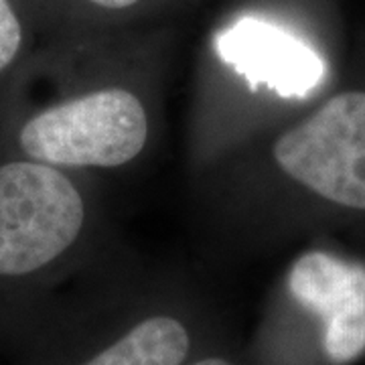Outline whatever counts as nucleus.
Here are the masks:
<instances>
[{
	"mask_svg": "<svg viewBox=\"0 0 365 365\" xmlns=\"http://www.w3.org/2000/svg\"><path fill=\"white\" fill-rule=\"evenodd\" d=\"M0 157L31 158L57 169H118L143 155L150 120L126 88L69 96L31 112H2Z\"/></svg>",
	"mask_w": 365,
	"mask_h": 365,
	"instance_id": "1",
	"label": "nucleus"
},
{
	"mask_svg": "<svg viewBox=\"0 0 365 365\" xmlns=\"http://www.w3.org/2000/svg\"><path fill=\"white\" fill-rule=\"evenodd\" d=\"M223 61L287 98L307 96L321 83V57L297 37L260 21H240L217 41Z\"/></svg>",
	"mask_w": 365,
	"mask_h": 365,
	"instance_id": "5",
	"label": "nucleus"
},
{
	"mask_svg": "<svg viewBox=\"0 0 365 365\" xmlns=\"http://www.w3.org/2000/svg\"><path fill=\"white\" fill-rule=\"evenodd\" d=\"M280 170L314 195L365 211V91L333 96L274 143Z\"/></svg>",
	"mask_w": 365,
	"mask_h": 365,
	"instance_id": "3",
	"label": "nucleus"
},
{
	"mask_svg": "<svg viewBox=\"0 0 365 365\" xmlns=\"http://www.w3.org/2000/svg\"><path fill=\"white\" fill-rule=\"evenodd\" d=\"M91 4L102 6V9H112V11H122V9H130L140 0H90Z\"/></svg>",
	"mask_w": 365,
	"mask_h": 365,
	"instance_id": "9",
	"label": "nucleus"
},
{
	"mask_svg": "<svg viewBox=\"0 0 365 365\" xmlns=\"http://www.w3.org/2000/svg\"><path fill=\"white\" fill-rule=\"evenodd\" d=\"M25 31L13 0H0V110L13 98L11 78L21 63Z\"/></svg>",
	"mask_w": 365,
	"mask_h": 365,
	"instance_id": "7",
	"label": "nucleus"
},
{
	"mask_svg": "<svg viewBox=\"0 0 365 365\" xmlns=\"http://www.w3.org/2000/svg\"><path fill=\"white\" fill-rule=\"evenodd\" d=\"M287 290L313 319L327 365H349L364 355L365 266L327 252H307L290 266Z\"/></svg>",
	"mask_w": 365,
	"mask_h": 365,
	"instance_id": "4",
	"label": "nucleus"
},
{
	"mask_svg": "<svg viewBox=\"0 0 365 365\" xmlns=\"http://www.w3.org/2000/svg\"><path fill=\"white\" fill-rule=\"evenodd\" d=\"M195 355L193 327L170 311L134 317L66 365H185Z\"/></svg>",
	"mask_w": 365,
	"mask_h": 365,
	"instance_id": "6",
	"label": "nucleus"
},
{
	"mask_svg": "<svg viewBox=\"0 0 365 365\" xmlns=\"http://www.w3.org/2000/svg\"><path fill=\"white\" fill-rule=\"evenodd\" d=\"M185 365H242L222 353H195Z\"/></svg>",
	"mask_w": 365,
	"mask_h": 365,
	"instance_id": "8",
	"label": "nucleus"
},
{
	"mask_svg": "<svg viewBox=\"0 0 365 365\" xmlns=\"http://www.w3.org/2000/svg\"><path fill=\"white\" fill-rule=\"evenodd\" d=\"M86 223V197L66 170L0 157V290L23 288L57 268Z\"/></svg>",
	"mask_w": 365,
	"mask_h": 365,
	"instance_id": "2",
	"label": "nucleus"
}]
</instances>
